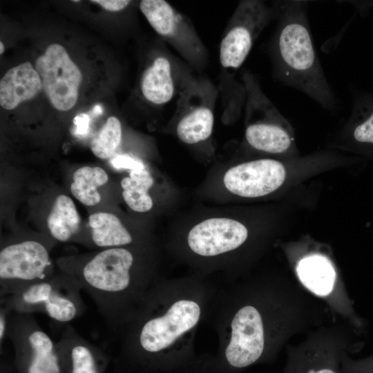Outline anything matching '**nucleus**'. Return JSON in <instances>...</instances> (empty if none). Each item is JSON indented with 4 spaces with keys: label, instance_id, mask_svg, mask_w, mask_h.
<instances>
[{
    "label": "nucleus",
    "instance_id": "nucleus-1",
    "mask_svg": "<svg viewBox=\"0 0 373 373\" xmlns=\"http://www.w3.org/2000/svg\"><path fill=\"white\" fill-rule=\"evenodd\" d=\"M278 2L280 11L277 26L269 45L274 77L304 93L323 108L336 110L338 100L313 43L307 15L308 1Z\"/></svg>",
    "mask_w": 373,
    "mask_h": 373
},
{
    "label": "nucleus",
    "instance_id": "nucleus-2",
    "mask_svg": "<svg viewBox=\"0 0 373 373\" xmlns=\"http://www.w3.org/2000/svg\"><path fill=\"white\" fill-rule=\"evenodd\" d=\"M134 256L128 249L106 248L78 265H62L93 300L108 327L115 328L122 319L126 294L132 287Z\"/></svg>",
    "mask_w": 373,
    "mask_h": 373
},
{
    "label": "nucleus",
    "instance_id": "nucleus-3",
    "mask_svg": "<svg viewBox=\"0 0 373 373\" xmlns=\"http://www.w3.org/2000/svg\"><path fill=\"white\" fill-rule=\"evenodd\" d=\"M82 291L78 283L64 272L1 297V304L12 312L41 313L54 321L67 325L86 311Z\"/></svg>",
    "mask_w": 373,
    "mask_h": 373
},
{
    "label": "nucleus",
    "instance_id": "nucleus-4",
    "mask_svg": "<svg viewBox=\"0 0 373 373\" xmlns=\"http://www.w3.org/2000/svg\"><path fill=\"white\" fill-rule=\"evenodd\" d=\"M246 90L245 140L253 149L269 154L289 153L294 149L287 119L262 91L256 77L249 70L242 75Z\"/></svg>",
    "mask_w": 373,
    "mask_h": 373
},
{
    "label": "nucleus",
    "instance_id": "nucleus-5",
    "mask_svg": "<svg viewBox=\"0 0 373 373\" xmlns=\"http://www.w3.org/2000/svg\"><path fill=\"white\" fill-rule=\"evenodd\" d=\"M279 11L278 1L271 6L260 0L239 2L220 44L219 60L223 69L236 70L242 65L258 36L277 19Z\"/></svg>",
    "mask_w": 373,
    "mask_h": 373
},
{
    "label": "nucleus",
    "instance_id": "nucleus-6",
    "mask_svg": "<svg viewBox=\"0 0 373 373\" xmlns=\"http://www.w3.org/2000/svg\"><path fill=\"white\" fill-rule=\"evenodd\" d=\"M46 246L33 240L3 247L0 251V298L53 276Z\"/></svg>",
    "mask_w": 373,
    "mask_h": 373
},
{
    "label": "nucleus",
    "instance_id": "nucleus-7",
    "mask_svg": "<svg viewBox=\"0 0 373 373\" xmlns=\"http://www.w3.org/2000/svg\"><path fill=\"white\" fill-rule=\"evenodd\" d=\"M6 338L23 362L24 373L61 372L57 344L32 314L11 311Z\"/></svg>",
    "mask_w": 373,
    "mask_h": 373
},
{
    "label": "nucleus",
    "instance_id": "nucleus-8",
    "mask_svg": "<svg viewBox=\"0 0 373 373\" xmlns=\"http://www.w3.org/2000/svg\"><path fill=\"white\" fill-rule=\"evenodd\" d=\"M140 9L154 30L168 41L191 65L201 68L207 50L191 21L163 0H142Z\"/></svg>",
    "mask_w": 373,
    "mask_h": 373
},
{
    "label": "nucleus",
    "instance_id": "nucleus-9",
    "mask_svg": "<svg viewBox=\"0 0 373 373\" xmlns=\"http://www.w3.org/2000/svg\"><path fill=\"white\" fill-rule=\"evenodd\" d=\"M178 102L175 132L180 141L195 144L211 135L214 124L216 91L204 79H187Z\"/></svg>",
    "mask_w": 373,
    "mask_h": 373
},
{
    "label": "nucleus",
    "instance_id": "nucleus-10",
    "mask_svg": "<svg viewBox=\"0 0 373 373\" xmlns=\"http://www.w3.org/2000/svg\"><path fill=\"white\" fill-rule=\"evenodd\" d=\"M35 69L52 106L61 111L71 109L78 98L82 75L65 48L58 44L48 46L36 60Z\"/></svg>",
    "mask_w": 373,
    "mask_h": 373
},
{
    "label": "nucleus",
    "instance_id": "nucleus-11",
    "mask_svg": "<svg viewBox=\"0 0 373 373\" xmlns=\"http://www.w3.org/2000/svg\"><path fill=\"white\" fill-rule=\"evenodd\" d=\"M286 177L285 166L274 159H258L240 163L227 170L223 178L225 188L245 198L267 195L277 190Z\"/></svg>",
    "mask_w": 373,
    "mask_h": 373
},
{
    "label": "nucleus",
    "instance_id": "nucleus-12",
    "mask_svg": "<svg viewBox=\"0 0 373 373\" xmlns=\"http://www.w3.org/2000/svg\"><path fill=\"white\" fill-rule=\"evenodd\" d=\"M200 315V307L193 301L182 300L173 303L164 316L147 319L142 325L138 335L140 347L150 353L166 348L193 327Z\"/></svg>",
    "mask_w": 373,
    "mask_h": 373
},
{
    "label": "nucleus",
    "instance_id": "nucleus-13",
    "mask_svg": "<svg viewBox=\"0 0 373 373\" xmlns=\"http://www.w3.org/2000/svg\"><path fill=\"white\" fill-rule=\"evenodd\" d=\"M231 337L225 356L233 367L242 368L255 363L264 349V329L260 314L252 306L241 308L231 323Z\"/></svg>",
    "mask_w": 373,
    "mask_h": 373
},
{
    "label": "nucleus",
    "instance_id": "nucleus-14",
    "mask_svg": "<svg viewBox=\"0 0 373 373\" xmlns=\"http://www.w3.org/2000/svg\"><path fill=\"white\" fill-rule=\"evenodd\" d=\"M246 227L227 218H212L195 224L187 240L191 249L203 256H213L240 247L247 238Z\"/></svg>",
    "mask_w": 373,
    "mask_h": 373
},
{
    "label": "nucleus",
    "instance_id": "nucleus-15",
    "mask_svg": "<svg viewBox=\"0 0 373 373\" xmlns=\"http://www.w3.org/2000/svg\"><path fill=\"white\" fill-rule=\"evenodd\" d=\"M176 74L169 57L157 56L142 75L140 89L144 97L156 106L169 103L177 90Z\"/></svg>",
    "mask_w": 373,
    "mask_h": 373
},
{
    "label": "nucleus",
    "instance_id": "nucleus-16",
    "mask_svg": "<svg viewBox=\"0 0 373 373\" xmlns=\"http://www.w3.org/2000/svg\"><path fill=\"white\" fill-rule=\"evenodd\" d=\"M39 74L29 61L8 70L0 80V105L6 110L35 97L41 90Z\"/></svg>",
    "mask_w": 373,
    "mask_h": 373
},
{
    "label": "nucleus",
    "instance_id": "nucleus-17",
    "mask_svg": "<svg viewBox=\"0 0 373 373\" xmlns=\"http://www.w3.org/2000/svg\"><path fill=\"white\" fill-rule=\"evenodd\" d=\"M56 344L59 356L68 361L70 373H99L97 349L70 325H66Z\"/></svg>",
    "mask_w": 373,
    "mask_h": 373
},
{
    "label": "nucleus",
    "instance_id": "nucleus-18",
    "mask_svg": "<svg viewBox=\"0 0 373 373\" xmlns=\"http://www.w3.org/2000/svg\"><path fill=\"white\" fill-rule=\"evenodd\" d=\"M347 131L350 142L356 149L373 151V93L357 92L354 95Z\"/></svg>",
    "mask_w": 373,
    "mask_h": 373
},
{
    "label": "nucleus",
    "instance_id": "nucleus-19",
    "mask_svg": "<svg viewBox=\"0 0 373 373\" xmlns=\"http://www.w3.org/2000/svg\"><path fill=\"white\" fill-rule=\"evenodd\" d=\"M296 271L301 283L315 294L324 296L332 291L336 273L325 256L312 254L304 257L298 262Z\"/></svg>",
    "mask_w": 373,
    "mask_h": 373
},
{
    "label": "nucleus",
    "instance_id": "nucleus-20",
    "mask_svg": "<svg viewBox=\"0 0 373 373\" xmlns=\"http://www.w3.org/2000/svg\"><path fill=\"white\" fill-rule=\"evenodd\" d=\"M91 238L94 244L102 248L117 247L129 245L133 238L114 214L95 213L89 216Z\"/></svg>",
    "mask_w": 373,
    "mask_h": 373
},
{
    "label": "nucleus",
    "instance_id": "nucleus-21",
    "mask_svg": "<svg viewBox=\"0 0 373 373\" xmlns=\"http://www.w3.org/2000/svg\"><path fill=\"white\" fill-rule=\"evenodd\" d=\"M52 238L60 242L70 240L79 230L80 217L72 199L58 195L47 218Z\"/></svg>",
    "mask_w": 373,
    "mask_h": 373
},
{
    "label": "nucleus",
    "instance_id": "nucleus-22",
    "mask_svg": "<svg viewBox=\"0 0 373 373\" xmlns=\"http://www.w3.org/2000/svg\"><path fill=\"white\" fill-rule=\"evenodd\" d=\"M106 172L100 167L83 166L73 174L70 191L74 197L86 206L99 202L101 195L97 188L108 182Z\"/></svg>",
    "mask_w": 373,
    "mask_h": 373
},
{
    "label": "nucleus",
    "instance_id": "nucleus-23",
    "mask_svg": "<svg viewBox=\"0 0 373 373\" xmlns=\"http://www.w3.org/2000/svg\"><path fill=\"white\" fill-rule=\"evenodd\" d=\"M153 184V179L146 169L130 171L129 176L122 179V196L132 210L144 213L152 208L153 200L148 191Z\"/></svg>",
    "mask_w": 373,
    "mask_h": 373
},
{
    "label": "nucleus",
    "instance_id": "nucleus-24",
    "mask_svg": "<svg viewBox=\"0 0 373 373\" xmlns=\"http://www.w3.org/2000/svg\"><path fill=\"white\" fill-rule=\"evenodd\" d=\"M121 139V123L117 117H110L101 129L93 137L90 149L99 158H110L119 146Z\"/></svg>",
    "mask_w": 373,
    "mask_h": 373
},
{
    "label": "nucleus",
    "instance_id": "nucleus-25",
    "mask_svg": "<svg viewBox=\"0 0 373 373\" xmlns=\"http://www.w3.org/2000/svg\"><path fill=\"white\" fill-rule=\"evenodd\" d=\"M115 169H129L130 171H139L145 169L143 163L138 159L127 155H118L111 160Z\"/></svg>",
    "mask_w": 373,
    "mask_h": 373
},
{
    "label": "nucleus",
    "instance_id": "nucleus-26",
    "mask_svg": "<svg viewBox=\"0 0 373 373\" xmlns=\"http://www.w3.org/2000/svg\"><path fill=\"white\" fill-rule=\"evenodd\" d=\"M90 117L87 114L81 113L74 118L75 128L74 134L76 136H82L89 131Z\"/></svg>",
    "mask_w": 373,
    "mask_h": 373
},
{
    "label": "nucleus",
    "instance_id": "nucleus-27",
    "mask_svg": "<svg viewBox=\"0 0 373 373\" xmlns=\"http://www.w3.org/2000/svg\"><path fill=\"white\" fill-rule=\"evenodd\" d=\"M106 10L116 12L124 9L130 3L128 0H93Z\"/></svg>",
    "mask_w": 373,
    "mask_h": 373
},
{
    "label": "nucleus",
    "instance_id": "nucleus-28",
    "mask_svg": "<svg viewBox=\"0 0 373 373\" xmlns=\"http://www.w3.org/2000/svg\"><path fill=\"white\" fill-rule=\"evenodd\" d=\"M11 311L3 304L0 307V345L6 339L9 316Z\"/></svg>",
    "mask_w": 373,
    "mask_h": 373
},
{
    "label": "nucleus",
    "instance_id": "nucleus-29",
    "mask_svg": "<svg viewBox=\"0 0 373 373\" xmlns=\"http://www.w3.org/2000/svg\"><path fill=\"white\" fill-rule=\"evenodd\" d=\"M102 113V107L99 105H97L95 106V108L93 110V114H101Z\"/></svg>",
    "mask_w": 373,
    "mask_h": 373
},
{
    "label": "nucleus",
    "instance_id": "nucleus-30",
    "mask_svg": "<svg viewBox=\"0 0 373 373\" xmlns=\"http://www.w3.org/2000/svg\"><path fill=\"white\" fill-rule=\"evenodd\" d=\"M4 52V45L3 44L2 41L0 42V54H3Z\"/></svg>",
    "mask_w": 373,
    "mask_h": 373
}]
</instances>
